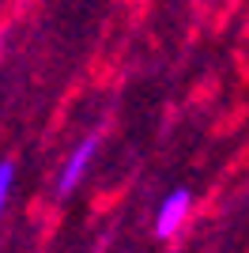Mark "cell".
<instances>
[{
	"label": "cell",
	"instance_id": "1",
	"mask_svg": "<svg viewBox=\"0 0 249 253\" xmlns=\"http://www.w3.org/2000/svg\"><path fill=\"white\" fill-rule=\"evenodd\" d=\"M94 151H98V136H87L80 148L68 155V163L61 167V178H57V193H61V197H72L76 193V185L83 181V174H87V167H91Z\"/></svg>",
	"mask_w": 249,
	"mask_h": 253
},
{
	"label": "cell",
	"instance_id": "2",
	"mask_svg": "<svg viewBox=\"0 0 249 253\" xmlns=\"http://www.w3.org/2000/svg\"><path fill=\"white\" fill-rule=\"evenodd\" d=\"M189 208H193V193L189 189H174L170 197L163 201L159 208V219H155V234L159 238H170V234L189 219Z\"/></svg>",
	"mask_w": 249,
	"mask_h": 253
},
{
	"label": "cell",
	"instance_id": "3",
	"mask_svg": "<svg viewBox=\"0 0 249 253\" xmlns=\"http://www.w3.org/2000/svg\"><path fill=\"white\" fill-rule=\"evenodd\" d=\"M11 181H15V163H11V159H4V163H0V215H4V204H8Z\"/></svg>",
	"mask_w": 249,
	"mask_h": 253
}]
</instances>
